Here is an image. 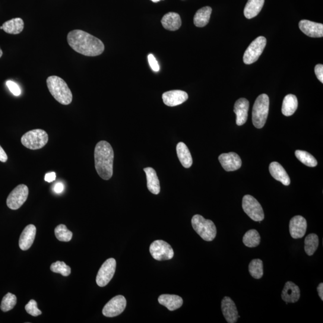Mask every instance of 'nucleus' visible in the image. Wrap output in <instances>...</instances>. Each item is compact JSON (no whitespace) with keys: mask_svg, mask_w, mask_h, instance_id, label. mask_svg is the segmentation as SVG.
<instances>
[{"mask_svg":"<svg viewBox=\"0 0 323 323\" xmlns=\"http://www.w3.org/2000/svg\"><path fill=\"white\" fill-rule=\"evenodd\" d=\"M315 74L316 77L318 80L323 83V65L322 64H318L315 66Z\"/></svg>","mask_w":323,"mask_h":323,"instance_id":"obj_40","label":"nucleus"},{"mask_svg":"<svg viewBox=\"0 0 323 323\" xmlns=\"http://www.w3.org/2000/svg\"><path fill=\"white\" fill-rule=\"evenodd\" d=\"M126 306V300L124 296L118 295L111 299L103 309V313L107 317H115L122 313Z\"/></svg>","mask_w":323,"mask_h":323,"instance_id":"obj_12","label":"nucleus"},{"mask_svg":"<svg viewBox=\"0 0 323 323\" xmlns=\"http://www.w3.org/2000/svg\"><path fill=\"white\" fill-rule=\"evenodd\" d=\"M144 172L146 174L148 191L153 194H159L160 191V182L156 172L151 167L145 168Z\"/></svg>","mask_w":323,"mask_h":323,"instance_id":"obj_24","label":"nucleus"},{"mask_svg":"<svg viewBox=\"0 0 323 323\" xmlns=\"http://www.w3.org/2000/svg\"><path fill=\"white\" fill-rule=\"evenodd\" d=\"M50 270L55 273L61 274L63 276L68 277L71 274V268L64 262L57 261L50 266Z\"/></svg>","mask_w":323,"mask_h":323,"instance_id":"obj_36","label":"nucleus"},{"mask_svg":"<svg viewBox=\"0 0 323 323\" xmlns=\"http://www.w3.org/2000/svg\"><path fill=\"white\" fill-rule=\"evenodd\" d=\"M300 297L299 287L292 281H287L282 291V299L287 303H296L298 301Z\"/></svg>","mask_w":323,"mask_h":323,"instance_id":"obj_19","label":"nucleus"},{"mask_svg":"<svg viewBox=\"0 0 323 323\" xmlns=\"http://www.w3.org/2000/svg\"><path fill=\"white\" fill-rule=\"evenodd\" d=\"M269 172L271 176L278 182H280L284 186H289L290 184V179L286 171L281 165L277 162H273L269 166Z\"/></svg>","mask_w":323,"mask_h":323,"instance_id":"obj_21","label":"nucleus"},{"mask_svg":"<svg viewBox=\"0 0 323 323\" xmlns=\"http://www.w3.org/2000/svg\"><path fill=\"white\" fill-rule=\"evenodd\" d=\"M6 85H7L9 90L11 91V93L14 94V96H20L21 94V89L14 82L9 80L6 82Z\"/></svg>","mask_w":323,"mask_h":323,"instance_id":"obj_38","label":"nucleus"},{"mask_svg":"<svg viewBox=\"0 0 323 323\" xmlns=\"http://www.w3.org/2000/svg\"><path fill=\"white\" fill-rule=\"evenodd\" d=\"M150 254L158 261H167L174 257V250L169 243L163 240H156L151 244Z\"/></svg>","mask_w":323,"mask_h":323,"instance_id":"obj_9","label":"nucleus"},{"mask_svg":"<svg viewBox=\"0 0 323 323\" xmlns=\"http://www.w3.org/2000/svg\"><path fill=\"white\" fill-rule=\"evenodd\" d=\"M46 82L50 94L58 103L66 106L71 103V91L62 78L56 75L50 76Z\"/></svg>","mask_w":323,"mask_h":323,"instance_id":"obj_3","label":"nucleus"},{"mask_svg":"<svg viewBox=\"0 0 323 323\" xmlns=\"http://www.w3.org/2000/svg\"><path fill=\"white\" fill-rule=\"evenodd\" d=\"M243 208L248 216L255 221L264 220L265 214L261 204L257 199L250 195H246L243 199Z\"/></svg>","mask_w":323,"mask_h":323,"instance_id":"obj_7","label":"nucleus"},{"mask_svg":"<svg viewBox=\"0 0 323 323\" xmlns=\"http://www.w3.org/2000/svg\"><path fill=\"white\" fill-rule=\"evenodd\" d=\"M221 308L224 317L228 323H235L237 318H240L235 303L230 297H223Z\"/></svg>","mask_w":323,"mask_h":323,"instance_id":"obj_13","label":"nucleus"},{"mask_svg":"<svg viewBox=\"0 0 323 323\" xmlns=\"http://www.w3.org/2000/svg\"><path fill=\"white\" fill-rule=\"evenodd\" d=\"M192 225L195 232L206 241H212L217 235V228L213 221L196 214L192 218Z\"/></svg>","mask_w":323,"mask_h":323,"instance_id":"obj_4","label":"nucleus"},{"mask_svg":"<svg viewBox=\"0 0 323 323\" xmlns=\"http://www.w3.org/2000/svg\"><path fill=\"white\" fill-rule=\"evenodd\" d=\"M55 234L56 238L60 241H70L72 237V233L69 231L64 224H59L55 228Z\"/></svg>","mask_w":323,"mask_h":323,"instance_id":"obj_34","label":"nucleus"},{"mask_svg":"<svg viewBox=\"0 0 323 323\" xmlns=\"http://www.w3.org/2000/svg\"><path fill=\"white\" fill-rule=\"evenodd\" d=\"M164 103L170 107H175L185 103L188 99V95L185 91L174 90L163 95Z\"/></svg>","mask_w":323,"mask_h":323,"instance_id":"obj_16","label":"nucleus"},{"mask_svg":"<svg viewBox=\"0 0 323 323\" xmlns=\"http://www.w3.org/2000/svg\"><path fill=\"white\" fill-rule=\"evenodd\" d=\"M158 302L171 311L181 308L183 303L182 297L174 294H162L158 298Z\"/></svg>","mask_w":323,"mask_h":323,"instance_id":"obj_22","label":"nucleus"},{"mask_svg":"<svg viewBox=\"0 0 323 323\" xmlns=\"http://www.w3.org/2000/svg\"><path fill=\"white\" fill-rule=\"evenodd\" d=\"M300 30L304 34L310 37L319 38L323 37V25L308 20H302L299 22Z\"/></svg>","mask_w":323,"mask_h":323,"instance_id":"obj_17","label":"nucleus"},{"mask_svg":"<svg viewBox=\"0 0 323 323\" xmlns=\"http://www.w3.org/2000/svg\"><path fill=\"white\" fill-rule=\"evenodd\" d=\"M25 310L29 314L37 316L42 314V311L37 308V303L36 300H31L26 305H25Z\"/></svg>","mask_w":323,"mask_h":323,"instance_id":"obj_37","label":"nucleus"},{"mask_svg":"<svg viewBox=\"0 0 323 323\" xmlns=\"http://www.w3.org/2000/svg\"><path fill=\"white\" fill-rule=\"evenodd\" d=\"M218 160L223 169L228 172L237 170L242 166V160L239 155L234 152L220 154Z\"/></svg>","mask_w":323,"mask_h":323,"instance_id":"obj_14","label":"nucleus"},{"mask_svg":"<svg viewBox=\"0 0 323 323\" xmlns=\"http://www.w3.org/2000/svg\"><path fill=\"white\" fill-rule=\"evenodd\" d=\"M249 101L246 98H239L234 106V112L236 115V123L238 126L245 125L248 119Z\"/></svg>","mask_w":323,"mask_h":323,"instance_id":"obj_18","label":"nucleus"},{"mask_svg":"<svg viewBox=\"0 0 323 323\" xmlns=\"http://www.w3.org/2000/svg\"><path fill=\"white\" fill-rule=\"evenodd\" d=\"M265 0H248L244 14L246 18L252 19L258 15L264 7Z\"/></svg>","mask_w":323,"mask_h":323,"instance_id":"obj_26","label":"nucleus"},{"mask_svg":"<svg viewBox=\"0 0 323 323\" xmlns=\"http://www.w3.org/2000/svg\"><path fill=\"white\" fill-rule=\"evenodd\" d=\"M28 194L29 190L26 185H20L16 187L7 198L8 207L13 210H18L27 201Z\"/></svg>","mask_w":323,"mask_h":323,"instance_id":"obj_10","label":"nucleus"},{"mask_svg":"<svg viewBox=\"0 0 323 323\" xmlns=\"http://www.w3.org/2000/svg\"><path fill=\"white\" fill-rule=\"evenodd\" d=\"M17 303V296L14 294L8 293L3 297L0 308L3 312H8L14 308Z\"/></svg>","mask_w":323,"mask_h":323,"instance_id":"obj_35","label":"nucleus"},{"mask_svg":"<svg viewBox=\"0 0 323 323\" xmlns=\"http://www.w3.org/2000/svg\"><path fill=\"white\" fill-rule=\"evenodd\" d=\"M116 268V260L113 258L107 259L98 272L96 278L98 286L101 287L106 286L115 275Z\"/></svg>","mask_w":323,"mask_h":323,"instance_id":"obj_11","label":"nucleus"},{"mask_svg":"<svg viewBox=\"0 0 323 323\" xmlns=\"http://www.w3.org/2000/svg\"><path fill=\"white\" fill-rule=\"evenodd\" d=\"M151 1L153 2L154 3H157V2H159V1H160V0H151Z\"/></svg>","mask_w":323,"mask_h":323,"instance_id":"obj_46","label":"nucleus"},{"mask_svg":"<svg viewBox=\"0 0 323 323\" xmlns=\"http://www.w3.org/2000/svg\"><path fill=\"white\" fill-rule=\"evenodd\" d=\"M177 153L180 163L184 167L189 169L192 166L193 159L191 152L184 142H180L177 144Z\"/></svg>","mask_w":323,"mask_h":323,"instance_id":"obj_25","label":"nucleus"},{"mask_svg":"<svg viewBox=\"0 0 323 323\" xmlns=\"http://www.w3.org/2000/svg\"><path fill=\"white\" fill-rule=\"evenodd\" d=\"M68 43L76 52L87 56H97L105 49L102 41L85 31L75 30L67 36Z\"/></svg>","mask_w":323,"mask_h":323,"instance_id":"obj_1","label":"nucleus"},{"mask_svg":"<svg viewBox=\"0 0 323 323\" xmlns=\"http://www.w3.org/2000/svg\"><path fill=\"white\" fill-rule=\"evenodd\" d=\"M0 29L3 30V27H0Z\"/></svg>","mask_w":323,"mask_h":323,"instance_id":"obj_47","label":"nucleus"},{"mask_svg":"<svg viewBox=\"0 0 323 323\" xmlns=\"http://www.w3.org/2000/svg\"><path fill=\"white\" fill-rule=\"evenodd\" d=\"M95 167L101 179L109 180L113 174L114 151L106 141L98 142L94 151Z\"/></svg>","mask_w":323,"mask_h":323,"instance_id":"obj_2","label":"nucleus"},{"mask_svg":"<svg viewBox=\"0 0 323 323\" xmlns=\"http://www.w3.org/2000/svg\"><path fill=\"white\" fill-rule=\"evenodd\" d=\"M212 9L208 6L202 8L196 12L194 18V24L197 27H204L210 21Z\"/></svg>","mask_w":323,"mask_h":323,"instance_id":"obj_28","label":"nucleus"},{"mask_svg":"<svg viewBox=\"0 0 323 323\" xmlns=\"http://www.w3.org/2000/svg\"><path fill=\"white\" fill-rule=\"evenodd\" d=\"M53 190L56 194H61V193L64 191V186L61 182L57 183L55 184V186H54Z\"/></svg>","mask_w":323,"mask_h":323,"instance_id":"obj_41","label":"nucleus"},{"mask_svg":"<svg viewBox=\"0 0 323 323\" xmlns=\"http://www.w3.org/2000/svg\"><path fill=\"white\" fill-rule=\"evenodd\" d=\"M164 28L169 31H176L182 26V20L177 13L169 12L164 16L161 20Z\"/></svg>","mask_w":323,"mask_h":323,"instance_id":"obj_23","label":"nucleus"},{"mask_svg":"<svg viewBox=\"0 0 323 323\" xmlns=\"http://www.w3.org/2000/svg\"><path fill=\"white\" fill-rule=\"evenodd\" d=\"M8 159V157L7 154H6L5 151L1 145H0V161L2 163H6Z\"/></svg>","mask_w":323,"mask_h":323,"instance_id":"obj_43","label":"nucleus"},{"mask_svg":"<svg viewBox=\"0 0 323 323\" xmlns=\"http://www.w3.org/2000/svg\"><path fill=\"white\" fill-rule=\"evenodd\" d=\"M3 30L6 33L18 34L22 32L24 28V22L21 18H17L6 21L3 25Z\"/></svg>","mask_w":323,"mask_h":323,"instance_id":"obj_29","label":"nucleus"},{"mask_svg":"<svg viewBox=\"0 0 323 323\" xmlns=\"http://www.w3.org/2000/svg\"><path fill=\"white\" fill-rule=\"evenodd\" d=\"M317 291L319 297H320L321 300H323V283L319 284L317 287Z\"/></svg>","mask_w":323,"mask_h":323,"instance_id":"obj_44","label":"nucleus"},{"mask_svg":"<svg viewBox=\"0 0 323 323\" xmlns=\"http://www.w3.org/2000/svg\"><path fill=\"white\" fill-rule=\"evenodd\" d=\"M267 45V39L260 36L253 41L247 49L243 56V61L246 64L250 65L258 61Z\"/></svg>","mask_w":323,"mask_h":323,"instance_id":"obj_8","label":"nucleus"},{"mask_svg":"<svg viewBox=\"0 0 323 323\" xmlns=\"http://www.w3.org/2000/svg\"><path fill=\"white\" fill-rule=\"evenodd\" d=\"M298 107V101L294 95L289 94L284 98L282 105V113L284 116H290L295 113Z\"/></svg>","mask_w":323,"mask_h":323,"instance_id":"obj_27","label":"nucleus"},{"mask_svg":"<svg viewBox=\"0 0 323 323\" xmlns=\"http://www.w3.org/2000/svg\"><path fill=\"white\" fill-rule=\"evenodd\" d=\"M3 51L1 48H0V58L3 56Z\"/></svg>","mask_w":323,"mask_h":323,"instance_id":"obj_45","label":"nucleus"},{"mask_svg":"<svg viewBox=\"0 0 323 323\" xmlns=\"http://www.w3.org/2000/svg\"><path fill=\"white\" fill-rule=\"evenodd\" d=\"M269 107V98L267 94H263L255 101L252 112L253 125L256 128L264 127L267 122Z\"/></svg>","mask_w":323,"mask_h":323,"instance_id":"obj_5","label":"nucleus"},{"mask_svg":"<svg viewBox=\"0 0 323 323\" xmlns=\"http://www.w3.org/2000/svg\"><path fill=\"white\" fill-rule=\"evenodd\" d=\"M49 141L47 133L43 129H36L28 131L22 136L21 142L24 146L31 150H39Z\"/></svg>","mask_w":323,"mask_h":323,"instance_id":"obj_6","label":"nucleus"},{"mask_svg":"<svg viewBox=\"0 0 323 323\" xmlns=\"http://www.w3.org/2000/svg\"><path fill=\"white\" fill-rule=\"evenodd\" d=\"M249 271L255 279H261L264 275V263L259 259H253L249 265Z\"/></svg>","mask_w":323,"mask_h":323,"instance_id":"obj_31","label":"nucleus"},{"mask_svg":"<svg viewBox=\"0 0 323 323\" xmlns=\"http://www.w3.org/2000/svg\"><path fill=\"white\" fill-rule=\"evenodd\" d=\"M261 235L255 229L249 230L243 236L244 245L250 248H256L261 243Z\"/></svg>","mask_w":323,"mask_h":323,"instance_id":"obj_30","label":"nucleus"},{"mask_svg":"<svg viewBox=\"0 0 323 323\" xmlns=\"http://www.w3.org/2000/svg\"><path fill=\"white\" fill-rule=\"evenodd\" d=\"M295 155L297 159L299 160L305 166L309 167H315L317 166V161L312 154L306 151L296 150Z\"/></svg>","mask_w":323,"mask_h":323,"instance_id":"obj_33","label":"nucleus"},{"mask_svg":"<svg viewBox=\"0 0 323 323\" xmlns=\"http://www.w3.org/2000/svg\"><path fill=\"white\" fill-rule=\"evenodd\" d=\"M319 246V238L315 233H310L305 239V252L309 256L314 254Z\"/></svg>","mask_w":323,"mask_h":323,"instance_id":"obj_32","label":"nucleus"},{"mask_svg":"<svg viewBox=\"0 0 323 323\" xmlns=\"http://www.w3.org/2000/svg\"><path fill=\"white\" fill-rule=\"evenodd\" d=\"M36 235V227L34 224H29L25 227L23 232H22L19 246L22 250L30 249L34 241Z\"/></svg>","mask_w":323,"mask_h":323,"instance_id":"obj_20","label":"nucleus"},{"mask_svg":"<svg viewBox=\"0 0 323 323\" xmlns=\"http://www.w3.org/2000/svg\"><path fill=\"white\" fill-rule=\"evenodd\" d=\"M306 229V220L301 215H296L290 220L289 231L290 235L293 238H302L305 236Z\"/></svg>","mask_w":323,"mask_h":323,"instance_id":"obj_15","label":"nucleus"},{"mask_svg":"<svg viewBox=\"0 0 323 323\" xmlns=\"http://www.w3.org/2000/svg\"><path fill=\"white\" fill-rule=\"evenodd\" d=\"M148 61L151 68L153 69L154 71L157 72L159 71V65L158 64L157 60L155 58L153 55L149 54V55H148Z\"/></svg>","mask_w":323,"mask_h":323,"instance_id":"obj_39","label":"nucleus"},{"mask_svg":"<svg viewBox=\"0 0 323 323\" xmlns=\"http://www.w3.org/2000/svg\"><path fill=\"white\" fill-rule=\"evenodd\" d=\"M56 173L54 172L47 173L44 177L45 181L48 183H51L56 180Z\"/></svg>","mask_w":323,"mask_h":323,"instance_id":"obj_42","label":"nucleus"}]
</instances>
